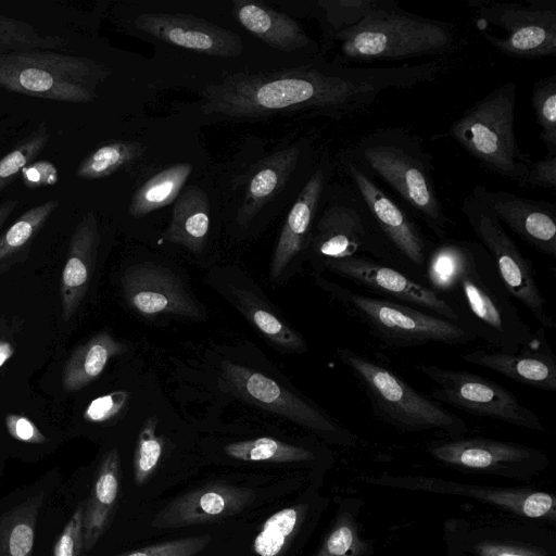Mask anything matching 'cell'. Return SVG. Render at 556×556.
<instances>
[{"instance_id": "29", "label": "cell", "mask_w": 556, "mask_h": 556, "mask_svg": "<svg viewBox=\"0 0 556 556\" xmlns=\"http://www.w3.org/2000/svg\"><path fill=\"white\" fill-rule=\"evenodd\" d=\"M121 484V458L112 448L103 456L90 495L84 506L83 534L90 552L105 532L116 507Z\"/></svg>"}, {"instance_id": "11", "label": "cell", "mask_w": 556, "mask_h": 556, "mask_svg": "<svg viewBox=\"0 0 556 556\" xmlns=\"http://www.w3.org/2000/svg\"><path fill=\"white\" fill-rule=\"evenodd\" d=\"M306 249L316 274L324 263L364 254L381 262L382 251L369 210L351 182L326 188Z\"/></svg>"}, {"instance_id": "25", "label": "cell", "mask_w": 556, "mask_h": 556, "mask_svg": "<svg viewBox=\"0 0 556 556\" xmlns=\"http://www.w3.org/2000/svg\"><path fill=\"white\" fill-rule=\"evenodd\" d=\"M100 233L97 217L89 211L71 237L67 257L60 278L62 317L71 319L80 307L96 266Z\"/></svg>"}, {"instance_id": "26", "label": "cell", "mask_w": 556, "mask_h": 556, "mask_svg": "<svg viewBox=\"0 0 556 556\" xmlns=\"http://www.w3.org/2000/svg\"><path fill=\"white\" fill-rule=\"evenodd\" d=\"M232 14L247 30L278 50L318 49L294 18L262 2L236 0Z\"/></svg>"}, {"instance_id": "20", "label": "cell", "mask_w": 556, "mask_h": 556, "mask_svg": "<svg viewBox=\"0 0 556 556\" xmlns=\"http://www.w3.org/2000/svg\"><path fill=\"white\" fill-rule=\"evenodd\" d=\"M122 290L128 305L143 316H202L200 306L187 293L178 277L154 264L127 268L122 276Z\"/></svg>"}, {"instance_id": "18", "label": "cell", "mask_w": 556, "mask_h": 556, "mask_svg": "<svg viewBox=\"0 0 556 556\" xmlns=\"http://www.w3.org/2000/svg\"><path fill=\"white\" fill-rule=\"evenodd\" d=\"M323 271L350 281L374 296L410 305L467 326L458 312L432 289L370 256L357 254L329 261L323 264L320 274Z\"/></svg>"}, {"instance_id": "14", "label": "cell", "mask_w": 556, "mask_h": 556, "mask_svg": "<svg viewBox=\"0 0 556 556\" xmlns=\"http://www.w3.org/2000/svg\"><path fill=\"white\" fill-rule=\"evenodd\" d=\"M416 369L431 381L430 397L467 414L545 432L542 418L505 387L477 374L420 363Z\"/></svg>"}, {"instance_id": "16", "label": "cell", "mask_w": 556, "mask_h": 556, "mask_svg": "<svg viewBox=\"0 0 556 556\" xmlns=\"http://www.w3.org/2000/svg\"><path fill=\"white\" fill-rule=\"evenodd\" d=\"M462 212L490 254L514 301L520 302L540 327L554 329L555 323L535 278L532 261L522 254L497 217L471 193L463 201Z\"/></svg>"}, {"instance_id": "48", "label": "cell", "mask_w": 556, "mask_h": 556, "mask_svg": "<svg viewBox=\"0 0 556 556\" xmlns=\"http://www.w3.org/2000/svg\"><path fill=\"white\" fill-rule=\"evenodd\" d=\"M23 184L28 189L53 186L59 180L55 165L49 161H35L21 172Z\"/></svg>"}, {"instance_id": "38", "label": "cell", "mask_w": 556, "mask_h": 556, "mask_svg": "<svg viewBox=\"0 0 556 556\" xmlns=\"http://www.w3.org/2000/svg\"><path fill=\"white\" fill-rule=\"evenodd\" d=\"M379 0H318L316 13L320 22L324 49L332 50L334 38L358 24Z\"/></svg>"}, {"instance_id": "36", "label": "cell", "mask_w": 556, "mask_h": 556, "mask_svg": "<svg viewBox=\"0 0 556 556\" xmlns=\"http://www.w3.org/2000/svg\"><path fill=\"white\" fill-rule=\"evenodd\" d=\"M325 504L326 502L316 497L308 503L287 507L271 515L254 539V553L258 556H278L305 518L320 511Z\"/></svg>"}, {"instance_id": "27", "label": "cell", "mask_w": 556, "mask_h": 556, "mask_svg": "<svg viewBox=\"0 0 556 556\" xmlns=\"http://www.w3.org/2000/svg\"><path fill=\"white\" fill-rule=\"evenodd\" d=\"M331 526L313 556H374L376 541L362 520L364 500L355 494L339 495Z\"/></svg>"}, {"instance_id": "31", "label": "cell", "mask_w": 556, "mask_h": 556, "mask_svg": "<svg viewBox=\"0 0 556 556\" xmlns=\"http://www.w3.org/2000/svg\"><path fill=\"white\" fill-rule=\"evenodd\" d=\"M126 346L108 332H99L77 346L66 361L62 372V387L76 392L94 381L109 361L124 353Z\"/></svg>"}, {"instance_id": "44", "label": "cell", "mask_w": 556, "mask_h": 556, "mask_svg": "<svg viewBox=\"0 0 556 556\" xmlns=\"http://www.w3.org/2000/svg\"><path fill=\"white\" fill-rule=\"evenodd\" d=\"M212 536L193 535L150 545L117 556H195L211 542Z\"/></svg>"}, {"instance_id": "7", "label": "cell", "mask_w": 556, "mask_h": 556, "mask_svg": "<svg viewBox=\"0 0 556 556\" xmlns=\"http://www.w3.org/2000/svg\"><path fill=\"white\" fill-rule=\"evenodd\" d=\"M517 85L506 81L476 101L444 131L431 140H453L481 166L520 187L532 162L515 132Z\"/></svg>"}, {"instance_id": "51", "label": "cell", "mask_w": 556, "mask_h": 556, "mask_svg": "<svg viewBox=\"0 0 556 556\" xmlns=\"http://www.w3.org/2000/svg\"><path fill=\"white\" fill-rule=\"evenodd\" d=\"M13 353V346L9 342L0 340V367L3 366L8 359L11 358Z\"/></svg>"}, {"instance_id": "15", "label": "cell", "mask_w": 556, "mask_h": 556, "mask_svg": "<svg viewBox=\"0 0 556 556\" xmlns=\"http://www.w3.org/2000/svg\"><path fill=\"white\" fill-rule=\"evenodd\" d=\"M437 463L466 473L490 475L530 484L551 464L543 451L484 437H443L426 444Z\"/></svg>"}, {"instance_id": "23", "label": "cell", "mask_w": 556, "mask_h": 556, "mask_svg": "<svg viewBox=\"0 0 556 556\" xmlns=\"http://www.w3.org/2000/svg\"><path fill=\"white\" fill-rule=\"evenodd\" d=\"M332 165L323 160L314 169L289 211L270 262L271 280L306 252L309 236L328 187Z\"/></svg>"}, {"instance_id": "21", "label": "cell", "mask_w": 556, "mask_h": 556, "mask_svg": "<svg viewBox=\"0 0 556 556\" xmlns=\"http://www.w3.org/2000/svg\"><path fill=\"white\" fill-rule=\"evenodd\" d=\"M460 357L529 388L556 391V357L543 327L534 330L532 339L514 352L473 350Z\"/></svg>"}, {"instance_id": "5", "label": "cell", "mask_w": 556, "mask_h": 556, "mask_svg": "<svg viewBox=\"0 0 556 556\" xmlns=\"http://www.w3.org/2000/svg\"><path fill=\"white\" fill-rule=\"evenodd\" d=\"M336 353L380 422L407 433H468L469 427L460 416L417 391L381 359L350 348H338Z\"/></svg>"}, {"instance_id": "3", "label": "cell", "mask_w": 556, "mask_h": 556, "mask_svg": "<svg viewBox=\"0 0 556 556\" xmlns=\"http://www.w3.org/2000/svg\"><path fill=\"white\" fill-rule=\"evenodd\" d=\"M370 177L380 180L400 203L438 239L452 225L439 197L432 157L420 137L404 127L375 129L346 149Z\"/></svg>"}, {"instance_id": "28", "label": "cell", "mask_w": 556, "mask_h": 556, "mask_svg": "<svg viewBox=\"0 0 556 556\" xmlns=\"http://www.w3.org/2000/svg\"><path fill=\"white\" fill-rule=\"evenodd\" d=\"M302 148L287 147L262 160L250 178L237 219L240 225L249 223L286 186L295 170Z\"/></svg>"}, {"instance_id": "2", "label": "cell", "mask_w": 556, "mask_h": 556, "mask_svg": "<svg viewBox=\"0 0 556 556\" xmlns=\"http://www.w3.org/2000/svg\"><path fill=\"white\" fill-rule=\"evenodd\" d=\"M426 286L447 301L492 350L514 352L533 337L534 330L520 316L479 241L446 237L434 242Z\"/></svg>"}, {"instance_id": "24", "label": "cell", "mask_w": 556, "mask_h": 556, "mask_svg": "<svg viewBox=\"0 0 556 556\" xmlns=\"http://www.w3.org/2000/svg\"><path fill=\"white\" fill-rule=\"evenodd\" d=\"M255 498L252 490L214 484L177 497L154 518L153 526L175 529L220 521L242 511Z\"/></svg>"}, {"instance_id": "35", "label": "cell", "mask_w": 556, "mask_h": 556, "mask_svg": "<svg viewBox=\"0 0 556 556\" xmlns=\"http://www.w3.org/2000/svg\"><path fill=\"white\" fill-rule=\"evenodd\" d=\"M192 170L190 163H178L164 168L148 179L132 195L129 213L141 217L174 202Z\"/></svg>"}, {"instance_id": "19", "label": "cell", "mask_w": 556, "mask_h": 556, "mask_svg": "<svg viewBox=\"0 0 556 556\" xmlns=\"http://www.w3.org/2000/svg\"><path fill=\"white\" fill-rule=\"evenodd\" d=\"M471 194L526 243L556 257V205L477 185Z\"/></svg>"}, {"instance_id": "4", "label": "cell", "mask_w": 556, "mask_h": 556, "mask_svg": "<svg viewBox=\"0 0 556 556\" xmlns=\"http://www.w3.org/2000/svg\"><path fill=\"white\" fill-rule=\"evenodd\" d=\"M459 46L455 26L406 11L395 0H379L358 24L333 41V62L375 63L424 56L446 58Z\"/></svg>"}, {"instance_id": "41", "label": "cell", "mask_w": 556, "mask_h": 556, "mask_svg": "<svg viewBox=\"0 0 556 556\" xmlns=\"http://www.w3.org/2000/svg\"><path fill=\"white\" fill-rule=\"evenodd\" d=\"M531 104L540 127L539 138L547 154L556 155V73L533 84Z\"/></svg>"}, {"instance_id": "45", "label": "cell", "mask_w": 556, "mask_h": 556, "mask_svg": "<svg viewBox=\"0 0 556 556\" xmlns=\"http://www.w3.org/2000/svg\"><path fill=\"white\" fill-rule=\"evenodd\" d=\"M85 503H79L58 536L52 556H87L84 543L83 519Z\"/></svg>"}, {"instance_id": "42", "label": "cell", "mask_w": 556, "mask_h": 556, "mask_svg": "<svg viewBox=\"0 0 556 556\" xmlns=\"http://www.w3.org/2000/svg\"><path fill=\"white\" fill-rule=\"evenodd\" d=\"M49 139L47 123L42 121L35 130L0 159V192L12 184L24 167L35 162Z\"/></svg>"}, {"instance_id": "50", "label": "cell", "mask_w": 556, "mask_h": 556, "mask_svg": "<svg viewBox=\"0 0 556 556\" xmlns=\"http://www.w3.org/2000/svg\"><path fill=\"white\" fill-rule=\"evenodd\" d=\"M17 204L18 200L16 199H9L0 204V229L2 228L7 219L10 217V215L13 213Z\"/></svg>"}, {"instance_id": "10", "label": "cell", "mask_w": 556, "mask_h": 556, "mask_svg": "<svg viewBox=\"0 0 556 556\" xmlns=\"http://www.w3.org/2000/svg\"><path fill=\"white\" fill-rule=\"evenodd\" d=\"M442 540L445 556H556L555 527L497 511L447 518Z\"/></svg>"}, {"instance_id": "9", "label": "cell", "mask_w": 556, "mask_h": 556, "mask_svg": "<svg viewBox=\"0 0 556 556\" xmlns=\"http://www.w3.org/2000/svg\"><path fill=\"white\" fill-rule=\"evenodd\" d=\"M339 164L369 210L382 251L381 263L426 286L434 241L399 201L356 164L346 150L340 154Z\"/></svg>"}, {"instance_id": "47", "label": "cell", "mask_w": 556, "mask_h": 556, "mask_svg": "<svg viewBox=\"0 0 556 556\" xmlns=\"http://www.w3.org/2000/svg\"><path fill=\"white\" fill-rule=\"evenodd\" d=\"M525 187L556 189V155L546 154L543 159L532 161L525 180Z\"/></svg>"}, {"instance_id": "30", "label": "cell", "mask_w": 556, "mask_h": 556, "mask_svg": "<svg viewBox=\"0 0 556 556\" xmlns=\"http://www.w3.org/2000/svg\"><path fill=\"white\" fill-rule=\"evenodd\" d=\"M208 228L207 194L198 186H188L176 199L172 219L163 238L198 254L205 247Z\"/></svg>"}, {"instance_id": "43", "label": "cell", "mask_w": 556, "mask_h": 556, "mask_svg": "<svg viewBox=\"0 0 556 556\" xmlns=\"http://www.w3.org/2000/svg\"><path fill=\"white\" fill-rule=\"evenodd\" d=\"M157 419L150 417L141 427L134 453V480L140 485L154 472L163 452V441L156 435Z\"/></svg>"}, {"instance_id": "39", "label": "cell", "mask_w": 556, "mask_h": 556, "mask_svg": "<svg viewBox=\"0 0 556 556\" xmlns=\"http://www.w3.org/2000/svg\"><path fill=\"white\" fill-rule=\"evenodd\" d=\"M137 142L117 141L103 144L89 153L77 166L75 177L99 179L112 175L118 168L136 160L142 152Z\"/></svg>"}, {"instance_id": "46", "label": "cell", "mask_w": 556, "mask_h": 556, "mask_svg": "<svg viewBox=\"0 0 556 556\" xmlns=\"http://www.w3.org/2000/svg\"><path fill=\"white\" fill-rule=\"evenodd\" d=\"M129 400V393L126 391H114L101 395L87 406L84 412L85 420L94 424H104L117 417Z\"/></svg>"}, {"instance_id": "17", "label": "cell", "mask_w": 556, "mask_h": 556, "mask_svg": "<svg viewBox=\"0 0 556 556\" xmlns=\"http://www.w3.org/2000/svg\"><path fill=\"white\" fill-rule=\"evenodd\" d=\"M224 377L232 391L245 401L280 415L342 447H355L358 438L328 413L291 393L274 379L236 364H226Z\"/></svg>"}, {"instance_id": "33", "label": "cell", "mask_w": 556, "mask_h": 556, "mask_svg": "<svg viewBox=\"0 0 556 556\" xmlns=\"http://www.w3.org/2000/svg\"><path fill=\"white\" fill-rule=\"evenodd\" d=\"M59 205L51 199L33 206L0 235V275L27 260L37 235Z\"/></svg>"}, {"instance_id": "8", "label": "cell", "mask_w": 556, "mask_h": 556, "mask_svg": "<svg viewBox=\"0 0 556 556\" xmlns=\"http://www.w3.org/2000/svg\"><path fill=\"white\" fill-rule=\"evenodd\" d=\"M110 71L53 50L0 51V89L68 103H89Z\"/></svg>"}, {"instance_id": "49", "label": "cell", "mask_w": 556, "mask_h": 556, "mask_svg": "<svg viewBox=\"0 0 556 556\" xmlns=\"http://www.w3.org/2000/svg\"><path fill=\"white\" fill-rule=\"evenodd\" d=\"M4 424L9 434L17 441L29 444H43L48 442V438L25 416L8 414Z\"/></svg>"}, {"instance_id": "37", "label": "cell", "mask_w": 556, "mask_h": 556, "mask_svg": "<svg viewBox=\"0 0 556 556\" xmlns=\"http://www.w3.org/2000/svg\"><path fill=\"white\" fill-rule=\"evenodd\" d=\"M235 299L247 319L270 342L290 352L302 353L306 350L303 337L276 316L254 294L237 290Z\"/></svg>"}, {"instance_id": "22", "label": "cell", "mask_w": 556, "mask_h": 556, "mask_svg": "<svg viewBox=\"0 0 556 556\" xmlns=\"http://www.w3.org/2000/svg\"><path fill=\"white\" fill-rule=\"evenodd\" d=\"M137 30L163 42L217 56H236L241 38L223 27L185 14L144 13L136 17Z\"/></svg>"}, {"instance_id": "13", "label": "cell", "mask_w": 556, "mask_h": 556, "mask_svg": "<svg viewBox=\"0 0 556 556\" xmlns=\"http://www.w3.org/2000/svg\"><path fill=\"white\" fill-rule=\"evenodd\" d=\"M362 481L380 488L466 497L501 514L556 526L555 494L530 484L500 486L432 476L391 473L365 476Z\"/></svg>"}, {"instance_id": "40", "label": "cell", "mask_w": 556, "mask_h": 556, "mask_svg": "<svg viewBox=\"0 0 556 556\" xmlns=\"http://www.w3.org/2000/svg\"><path fill=\"white\" fill-rule=\"evenodd\" d=\"M66 43L61 36H42L31 24L0 14V51L54 50Z\"/></svg>"}, {"instance_id": "6", "label": "cell", "mask_w": 556, "mask_h": 556, "mask_svg": "<svg viewBox=\"0 0 556 556\" xmlns=\"http://www.w3.org/2000/svg\"><path fill=\"white\" fill-rule=\"evenodd\" d=\"M315 282L353 323L383 346H455L467 345L478 339L469 327L420 308L362 293L319 275Z\"/></svg>"}, {"instance_id": "12", "label": "cell", "mask_w": 556, "mask_h": 556, "mask_svg": "<svg viewBox=\"0 0 556 556\" xmlns=\"http://www.w3.org/2000/svg\"><path fill=\"white\" fill-rule=\"evenodd\" d=\"M469 5L477 29L493 25L503 30L502 37L480 31L482 38L502 54L520 60L556 54L555 0H476Z\"/></svg>"}, {"instance_id": "32", "label": "cell", "mask_w": 556, "mask_h": 556, "mask_svg": "<svg viewBox=\"0 0 556 556\" xmlns=\"http://www.w3.org/2000/svg\"><path fill=\"white\" fill-rule=\"evenodd\" d=\"M45 497V491H39L0 515V556H34L36 525Z\"/></svg>"}, {"instance_id": "34", "label": "cell", "mask_w": 556, "mask_h": 556, "mask_svg": "<svg viewBox=\"0 0 556 556\" xmlns=\"http://www.w3.org/2000/svg\"><path fill=\"white\" fill-rule=\"evenodd\" d=\"M224 451L229 457L244 462L308 463L326 467L332 463L328 450L293 445L271 438L229 443Z\"/></svg>"}, {"instance_id": "1", "label": "cell", "mask_w": 556, "mask_h": 556, "mask_svg": "<svg viewBox=\"0 0 556 556\" xmlns=\"http://www.w3.org/2000/svg\"><path fill=\"white\" fill-rule=\"evenodd\" d=\"M447 61L389 67L318 61L281 72L235 74L205 88L201 110L235 118L312 111L342 119L365 112L387 90L435 81L450 68Z\"/></svg>"}]
</instances>
